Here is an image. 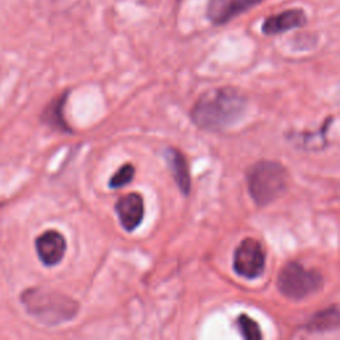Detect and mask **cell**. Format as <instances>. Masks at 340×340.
<instances>
[{
	"label": "cell",
	"mask_w": 340,
	"mask_h": 340,
	"mask_svg": "<svg viewBox=\"0 0 340 340\" xmlns=\"http://www.w3.org/2000/svg\"><path fill=\"white\" fill-rule=\"evenodd\" d=\"M246 97L232 87L214 88L205 92L191 109V120L198 128L220 132L241 120Z\"/></svg>",
	"instance_id": "1"
},
{
	"label": "cell",
	"mask_w": 340,
	"mask_h": 340,
	"mask_svg": "<svg viewBox=\"0 0 340 340\" xmlns=\"http://www.w3.org/2000/svg\"><path fill=\"white\" fill-rule=\"evenodd\" d=\"M25 310L39 322L47 326L71 322L79 314V303L71 296L48 288H29L21 295Z\"/></svg>",
	"instance_id": "2"
},
{
	"label": "cell",
	"mask_w": 340,
	"mask_h": 340,
	"mask_svg": "<svg viewBox=\"0 0 340 340\" xmlns=\"http://www.w3.org/2000/svg\"><path fill=\"white\" fill-rule=\"evenodd\" d=\"M249 193L258 206H266L282 197L288 187V171L282 164L261 161L247 175Z\"/></svg>",
	"instance_id": "3"
},
{
	"label": "cell",
	"mask_w": 340,
	"mask_h": 340,
	"mask_svg": "<svg viewBox=\"0 0 340 340\" xmlns=\"http://www.w3.org/2000/svg\"><path fill=\"white\" fill-rule=\"evenodd\" d=\"M323 287V277L315 270L304 269L298 262L284 265L278 277V288L286 298L302 300Z\"/></svg>",
	"instance_id": "4"
},
{
	"label": "cell",
	"mask_w": 340,
	"mask_h": 340,
	"mask_svg": "<svg viewBox=\"0 0 340 340\" xmlns=\"http://www.w3.org/2000/svg\"><path fill=\"white\" fill-rule=\"evenodd\" d=\"M266 265V254L261 242L254 238H246L239 243L234 253V270L243 278H259Z\"/></svg>",
	"instance_id": "5"
},
{
	"label": "cell",
	"mask_w": 340,
	"mask_h": 340,
	"mask_svg": "<svg viewBox=\"0 0 340 340\" xmlns=\"http://www.w3.org/2000/svg\"><path fill=\"white\" fill-rule=\"evenodd\" d=\"M262 1L263 0H208L206 17L214 25L227 24Z\"/></svg>",
	"instance_id": "6"
},
{
	"label": "cell",
	"mask_w": 340,
	"mask_h": 340,
	"mask_svg": "<svg viewBox=\"0 0 340 340\" xmlns=\"http://www.w3.org/2000/svg\"><path fill=\"white\" fill-rule=\"evenodd\" d=\"M307 24V15L302 8H291L271 15L262 24V32L266 36L281 35L287 31L302 28Z\"/></svg>",
	"instance_id": "7"
},
{
	"label": "cell",
	"mask_w": 340,
	"mask_h": 340,
	"mask_svg": "<svg viewBox=\"0 0 340 340\" xmlns=\"http://www.w3.org/2000/svg\"><path fill=\"white\" fill-rule=\"evenodd\" d=\"M36 251L46 266L58 265L66 251L65 238L55 230L46 231L36 239Z\"/></svg>",
	"instance_id": "8"
},
{
	"label": "cell",
	"mask_w": 340,
	"mask_h": 340,
	"mask_svg": "<svg viewBox=\"0 0 340 340\" xmlns=\"http://www.w3.org/2000/svg\"><path fill=\"white\" fill-rule=\"evenodd\" d=\"M116 213L121 226L126 231H133L140 226L144 218V199L137 193H130L117 201Z\"/></svg>",
	"instance_id": "9"
},
{
	"label": "cell",
	"mask_w": 340,
	"mask_h": 340,
	"mask_svg": "<svg viewBox=\"0 0 340 340\" xmlns=\"http://www.w3.org/2000/svg\"><path fill=\"white\" fill-rule=\"evenodd\" d=\"M165 160L171 174L174 177L175 182L178 185V189L182 191L183 195H187L191 189V178L185 156L179 150L169 148L165 152Z\"/></svg>",
	"instance_id": "10"
},
{
	"label": "cell",
	"mask_w": 340,
	"mask_h": 340,
	"mask_svg": "<svg viewBox=\"0 0 340 340\" xmlns=\"http://www.w3.org/2000/svg\"><path fill=\"white\" fill-rule=\"evenodd\" d=\"M339 308L338 306H332L320 312H316L311 319L306 324L307 331L310 332H324L332 331L339 328Z\"/></svg>",
	"instance_id": "11"
},
{
	"label": "cell",
	"mask_w": 340,
	"mask_h": 340,
	"mask_svg": "<svg viewBox=\"0 0 340 340\" xmlns=\"http://www.w3.org/2000/svg\"><path fill=\"white\" fill-rule=\"evenodd\" d=\"M66 93L61 95L58 99H56L52 104L47 108L46 113H44V121L47 124H50L51 126H54L55 129H58L61 132H71V129L68 126V124L64 120V114H62V109H64V104H65Z\"/></svg>",
	"instance_id": "12"
},
{
	"label": "cell",
	"mask_w": 340,
	"mask_h": 340,
	"mask_svg": "<svg viewBox=\"0 0 340 340\" xmlns=\"http://www.w3.org/2000/svg\"><path fill=\"white\" fill-rule=\"evenodd\" d=\"M236 324H238V328L241 330L242 335L245 336L246 339L255 340V339H261L262 338V332H261V328H259V324H258L255 320L251 319L249 315L242 314V315L238 316Z\"/></svg>",
	"instance_id": "13"
},
{
	"label": "cell",
	"mask_w": 340,
	"mask_h": 340,
	"mask_svg": "<svg viewBox=\"0 0 340 340\" xmlns=\"http://www.w3.org/2000/svg\"><path fill=\"white\" fill-rule=\"evenodd\" d=\"M133 177H134V166L132 164H125L112 175V178L109 181V187L118 189L125 186L132 181Z\"/></svg>",
	"instance_id": "14"
}]
</instances>
